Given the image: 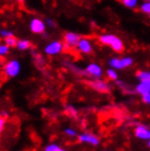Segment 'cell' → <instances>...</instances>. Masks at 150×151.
I'll list each match as a JSON object with an SVG mask.
<instances>
[{
	"instance_id": "6da1fadb",
	"label": "cell",
	"mask_w": 150,
	"mask_h": 151,
	"mask_svg": "<svg viewBox=\"0 0 150 151\" xmlns=\"http://www.w3.org/2000/svg\"><path fill=\"white\" fill-rule=\"evenodd\" d=\"M99 42L103 45L110 46L116 53H123L125 49V45L123 41L118 36L114 34H102L99 36Z\"/></svg>"
},
{
	"instance_id": "7a4b0ae2",
	"label": "cell",
	"mask_w": 150,
	"mask_h": 151,
	"mask_svg": "<svg viewBox=\"0 0 150 151\" xmlns=\"http://www.w3.org/2000/svg\"><path fill=\"white\" fill-rule=\"evenodd\" d=\"M65 43L60 40H53L49 43H47L44 47V53L47 56H58L64 52L65 49Z\"/></svg>"
},
{
	"instance_id": "3957f363",
	"label": "cell",
	"mask_w": 150,
	"mask_h": 151,
	"mask_svg": "<svg viewBox=\"0 0 150 151\" xmlns=\"http://www.w3.org/2000/svg\"><path fill=\"white\" fill-rule=\"evenodd\" d=\"M4 71L8 78H17L21 72V64L18 59H10L4 66Z\"/></svg>"
},
{
	"instance_id": "277c9868",
	"label": "cell",
	"mask_w": 150,
	"mask_h": 151,
	"mask_svg": "<svg viewBox=\"0 0 150 151\" xmlns=\"http://www.w3.org/2000/svg\"><path fill=\"white\" fill-rule=\"evenodd\" d=\"M46 23L44 20L40 19V18H32L29 23V29L33 34H44L46 31Z\"/></svg>"
},
{
	"instance_id": "5b68a950",
	"label": "cell",
	"mask_w": 150,
	"mask_h": 151,
	"mask_svg": "<svg viewBox=\"0 0 150 151\" xmlns=\"http://www.w3.org/2000/svg\"><path fill=\"white\" fill-rule=\"evenodd\" d=\"M134 63L131 57H124V58H112L109 61L110 67L114 69H125L131 66Z\"/></svg>"
},
{
	"instance_id": "8992f818",
	"label": "cell",
	"mask_w": 150,
	"mask_h": 151,
	"mask_svg": "<svg viewBox=\"0 0 150 151\" xmlns=\"http://www.w3.org/2000/svg\"><path fill=\"white\" fill-rule=\"evenodd\" d=\"M78 141L80 144L90 145L92 147H97L100 145V139L97 135L91 132H82L78 136Z\"/></svg>"
},
{
	"instance_id": "52a82bcc",
	"label": "cell",
	"mask_w": 150,
	"mask_h": 151,
	"mask_svg": "<svg viewBox=\"0 0 150 151\" xmlns=\"http://www.w3.org/2000/svg\"><path fill=\"white\" fill-rule=\"evenodd\" d=\"M89 86L93 90H95L97 92H100V93H109L110 90H111L109 83L105 82L104 80H101L100 78H97V79L89 81Z\"/></svg>"
},
{
	"instance_id": "ba28073f",
	"label": "cell",
	"mask_w": 150,
	"mask_h": 151,
	"mask_svg": "<svg viewBox=\"0 0 150 151\" xmlns=\"http://www.w3.org/2000/svg\"><path fill=\"white\" fill-rule=\"evenodd\" d=\"M77 50H78L80 54H83V55H90L93 52V46H92V43L89 38L87 37H81L79 43L77 44Z\"/></svg>"
},
{
	"instance_id": "9c48e42d",
	"label": "cell",
	"mask_w": 150,
	"mask_h": 151,
	"mask_svg": "<svg viewBox=\"0 0 150 151\" xmlns=\"http://www.w3.org/2000/svg\"><path fill=\"white\" fill-rule=\"evenodd\" d=\"M80 38L81 36L75 32H66L64 34V43H65V46L67 47V48H74V47H77V44L79 43L80 41Z\"/></svg>"
},
{
	"instance_id": "30bf717a",
	"label": "cell",
	"mask_w": 150,
	"mask_h": 151,
	"mask_svg": "<svg viewBox=\"0 0 150 151\" xmlns=\"http://www.w3.org/2000/svg\"><path fill=\"white\" fill-rule=\"evenodd\" d=\"M86 71V76L88 77H91L93 79H97V78H101L102 75H103V70H102V67L99 64H95V63H91L86 67L84 69Z\"/></svg>"
},
{
	"instance_id": "8fae6325",
	"label": "cell",
	"mask_w": 150,
	"mask_h": 151,
	"mask_svg": "<svg viewBox=\"0 0 150 151\" xmlns=\"http://www.w3.org/2000/svg\"><path fill=\"white\" fill-rule=\"evenodd\" d=\"M135 136L139 139L143 140H149L150 139V129H148L144 125H138L135 127Z\"/></svg>"
},
{
	"instance_id": "7c38bea8",
	"label": "cell",
	"mask_w": 150,
	"mask_h": 151,
	"mask_svg": "<svg viewBox=\"0 0 150 151\" xmlns=\"http://www.w3.org/2000/svg\"><path fill=\"white\" fill-rule=\"evenodd\" d=\"M31 47H32V43H31L30 40L21 38V40H18V44H17L15 48L20 50V52H25V50H29Z\"/></svg>"
},
{
	"instance_id": "4fadbf2b",
	"label": "cell",
	"mask_w": 150,
	"mask_h": 151,
	"mask_svg": "<svg viewBox=\"0 0 150 151\" xmlns=\"http://www.w3.org/2000/svg\"><path fill=\"white\" fill-rule=\"evenodd\" d=\"M150 92V86L147 81H140L136 87V93L140 94L141 96Z\"/></svg>"
},
{
	"instance_id": "5bb4252c",
	"label": "cell",
	"mask_w": 150,
	"mask_h": 151,
	"mask_svg": "<svg viewBox=\"0 0 150 151\" xmlns=\"http://www.w3.org/2000/svg\"><path fill=\"white\" fill-rule=\"evenodd\" d=\"M45 151H64V148H61L58 144L56 142H50V144L46 145L44 148Z\"/></svg>"
},
{
	"instance_id": "9a60e30c",
	"label": "cell",
	"mask_w": 150,
	"mask_h": 151,
	"mask_svg": "<svg viewBox=\"0 0 150 151\" xmlns=\"http://www.w3.org/2000/svg\"><path fill=\"white\" fill-rule=\"evenodd\" d=\"M136 77L138 78L140 81H148L150 79V71H137L136 72Z\"/></svg>"
},
{
	"instance_id": "2e32d148",
	"label": "cell",
	"mask_w": 150,
	"mask_h": 151,
	"mask_svg": "<svg viewBox=\"0 0 150 151\" xmlns=\"http://www.w3.org/2000/svg\"><path fill=\"white\" fill-rule=\"evenodd\" d=\"M4 43L10 48H14V47H17V44H18V38L15 37V36H10V37L4 38Z\"/></svg>"
},
{
	"instance_id": "e0dca14e",
	"label": "cell",
	"mask_w": 150,
	"mask_h": 151,
	"mask_svg": "<svg viewBox=\"0 0 150 151\" xmlns=\"http://www.w3.org/2000/svg\"><path fill=\"white\" fill-rule=\"evenodd\" d=\"M10 47L6 44V43H2V44H0V57H6L9 55L10 53Z\"/></svg>"
},
{
	"instance_id": "ac0fdd59",
	"label": "cell",
	"mask_w": 150,
	"mask_h": 151,
	"mask_svg": "<svg viewBox=\"0 0 150 151\" xmlns=\"http://www.w3.org/2000/svg\"><path fill=\"white\" fill-rule=\"evenodd\" d=\"M106 76H107V78L113 81H116L118 79V76H117V72H116V69L114 68H109L106 70Z\"/></svg>"
},
{
	"instance_id": "d6986e66",
	"label": "cell",
	"mask_w": 150,
	"mask_h": 151,
	"mask_svg": "<svg viewBox=\"0 0 150 151\" xmlns=\"http://www.w3.org/2000/svg\"><path fill=\"white\" fill-rule=\"evenodd\" d=\"M10 36H14V32L9 29H1L0 30V37L1 38H7L10 37Z\"/></svg>"
},
{
	"instance_id": "ffe728a7",
	"label": "cell",
	"mask_w": 150,
	"mask_h": 151,
	"mask_svg": "<svg viewBox=\"0 0 150 151\" xmlns=\"http://www.w3.org/2000/svg\"><path fill=\"white\" fill-rule=\"evenodd\" d=\"M64 134L67 137H70V138H75V137H78V134L75 129L71 128V127H67V128L64 130Z\"/></svg>"
},
{
	"instance_id": "44dd1931",
	"label": "cell",
	"mask_w": 150,
	"mask_h": 151,
	"mask_svg": "<svg viewBox=\"0 0 150 151\" xmlns=\"http://www.w3.org/2000/svg\"><path fill=\"white\" fill-rule=\"evenodd\" d=\"M140 11L145 13V14L150 15V1H145L141 7H140Z\"/></svg>"
},
{
	"instance_id": "7402d4cb",
	"label": "cell",
	"mask_w": 150,
	"mask_h": 151,
	"mask_svg": "<svg viewBox=\"0 0 150 151\" xmlns=\"http://www.w3.org/2000/svg\"><path fill=\"white\" fill-rule=\"evenodd\" d=\"M122 4L127 8H135L138 4L137 0H122Z\"/></svg>"
},
{
	"instance_id": "603a6c76",
	"label": "cell",
	"mask_w": 150,
	"mask_h": 151,
	"mask_svg": "<svg viewBox=\"0 0 150 151\" xmlns=\"http://www.w3.org/2000/svg\"><path fill=\"white\" fill-rule=\"evenodd\" d=\"M66 112L71 116H77L78 115V111L74 105H66Z\"/></svg>"
},
{
	"instance_id": "cb8c5ba5",
	"label": "cell",
	"mask_w": 150,
	"mask_h": 151,
	"mask_svg": "<svg viewBox=\"0 0 150 151\" xmlns=\"http://www.w3.org/2000/svg\"><path fill=\"white\" fill-rule=\"evenodd\" d=\"M44 21H45L47 27H50V29H55V27H56V22H55L52 18H46Z\"/></svg>"
},
{
	"instance_id": "d4e9b609",
	"label": "cell",
	"mask_w": 150,
	"mask_h": 151,
	"mask_svg": "<svg viewBox=\"0 0 150 151\" xmlns=\"http://www.w3.org/2000/svg\"><path fill=\"white\" fill-rule=\"evenodd\" d=\"M33 56L35 57L34 59L38 61V63H40V66H43V65H45V60L43 59V57H42L41 55H36L35 53H33Z\"/></svg>"
},
{
	"instance_id": "484cf974",
	"label": "cell",
	"mask_w": 150,
	"mask_h": 151,
	"mask_svg": "<svg viewBox=\"0 0 150 151\" xmlns=\"http://www.w3.org/2000/svg\"><path fill=\"white\" fill-rule=\"evenodd\" d=\"M4 125H6V118L0 116V132H2V130L4 128Z\"/></svg>"
},
{
	"instance_id": "4316f807",
	"label": "cell",
	"mask_w": 150,
	"mask_h": 151,
	"mask_svg": "<svg viewBox=\"0 0 150 151\" xmlns=\"http://www.w3.org/2000/svg\"><path fill=\"white\" fill-rule=\"evenodd\" d=\"M143 101L147 104H150V92L147 93V94L143 95Z\"/></svg>"
},
{
	"instance_id": "83f0119b",
	"label": "cell",
	"mask_w": 150,
	"mask_h": 151,
	"mask_svg": "<svg viewBox=\"0 0 150 151\" xmlns=\"http://www.w3.org/2000/svg\"><path fill=\"white\" fill-rule=\"evenodd\" d=\"M1 116L4 117V118H7V117H8V112H6V111H2V113H1Z\"/></svg>"
},
{
	"instance_id": "f1b7e54d",
	"label": "cell",
	"mask_w": 150,
	"mask_h": 151,
	"mask_svg": "<svg viewBox=\"0 0 150 151\" xmlns=\"http://www.w3.org/2000/svg\"><path fill=\"white\" fill-rule=\"evenodd\" d=\"M17 1H18L19 4H23V2H25L26 0H17Z\"/></svg>"
},
{
	"instance_id": "f546056e",
	"label": "cell",
	"mask_w": 150,
	"mask_h": 151,
	"mask_svg": "<svg viewBox=\"0 0 150 151\" xmlns=\"http://www.w3.org/2000/svg\"><path fill=\"white\" fill-rule=\"evenodd\" d=\"M148 147H149V148H150V139H149V140H148Z\"/></svg>"
},
{
	"instance_id": "4dcf8cb0",
	"label": "cell",
	"mask_w": 150,
	"mask_h": 151,
	"mask_svg": "<svg viewBox=\"0 0 150 151\" xmlns=\"http://www.w3.org/2000/svg\"><path fill=\"white\" fill-rule=\"evenodd\" d=\"M147 82L149 83V86H150V79H149V80H148V81H147Z\"/></svg>"
},
{
	"instance_id": "1f68e13d",
	"label": "cell",
	"mask_w": 150,
	"mask_h": 151,
	"mask_svg": "<svg viewBox=\"0 0 150 151\" xmlns=\"http://www.w3.org/2000/svg\"><path fill=\"white\" fill-rule=\"evenodd\" d=\"M145 1H150V0H145Z\"/></svg>"
}]
</instances>
